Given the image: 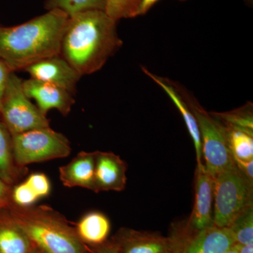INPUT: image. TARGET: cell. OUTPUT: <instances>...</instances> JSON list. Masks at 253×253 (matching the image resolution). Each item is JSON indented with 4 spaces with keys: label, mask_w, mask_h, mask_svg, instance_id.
<instances>
[{
    "label": "cell",
    "mask_w": 253,
    "mask_h": 253,
    "mask_svg": "<svg viewBox=\"0 0 253 253\" xmlns=\"http://www.w3.org/2000/svg\"><path fill=\"white\" fill-rule=\"evenodd\" d=\"M213 179V224L228 227L241 213L253 207V182L239 170L234 161Z\"/></svg>",
    "instance_id": "4"
},
{
    "label": "cell",
    "mask_w": 253,
    "mask_h": 253,
    "mask_svg": "<svg viewBox=\"0 0 253 253\" xmlns=\"http://www.w3.org/2000/svg\"><path fill=\"white\" fill-rule=\"evenodd\" d=\"M158 0H141V4L139 5V9L137 11V16H141V15H144L146 13L148 12V11L156 2Z\"/></svg>",
    "instance_id": "30"
},
{
    "label": "cell",
    "mask_w": 253,
    "mask_h": 253,
    "mask_svg": "<svg viewBox=\"0 0 253 253\" xmlns=\"http://www.w3.org/2000/svg\"><path fill=\"white\" fill-rule=\"evenodd\" d=\"M127 166L112 152L96 151L94 192L122 191L126 189Z\"/></svg>",
    "instance_id": "13"
},
{
    "label": "cell",
    "mask_w": 253,
    "mask_h": 253,
    "mask_svg": "<svg viewBox=\"0 0 253 253\" xmlns=\"http://www.w3.org/2000/svg\"><path fill=\"white\" fill-rule=\"evenodd\" d=\"M76 231L84 244L96 246L107 241L111 231V222L104 213L95 211L81 218Z\"/></svg>",
    "instance_id": "17"
},
{
    "label": "cell",
    "mask_w": 253,
    "mask_h": 253,
    "mask_svg": "<svg viewBox=\"0 0 253 253\" xmlns=\"http://www.w3.org/2000/svg\"><path fill=\"white\" fill-rule=\"evenodd\" d=\"M11 71L7 66L0 60V105H1V97H2L3 91H4L6 81L9 77Z\"/></svg>",
    "instance_id": "29"
},
{
    "label": "cell",
    "mask_w": 253,
    "mask_h": 253,
    "mask_svg": "<svg viewBox=\"0 0 253 253\" xmlns=\"http://www.w3.org/2000/svg\"><path fill=\"white\" fill-rule=\"evenodd\" d=\"M39 199L27 183H21L11 189V204L18 207H30Z\"/></svg>",
    "instance_id": "24"
},
{
    "label": "cell",
    "mask_w": 253,
    "mask_h": 253,
    "mask_svg": "<svg viewBox=\"0 0 253 253\" xmlns=\"http://www.w3.org/2000/svg\"><path fill=\"white\" fill-rule=\"evenodd\" d=\"M224 127L233 158L244 161H253V133L237 128Z\"/></svg>",
    "instance_id": "19"
},
{
    "label": "cell",
    "mask_w": 253,
    "mask_h": 253,
    "mask_svg": "<svg viewBox=\"0 0 253 253\" xmlns=\"http://www.w3.org/2000/svg\"><path fill=\"white\" fill-rule=\"evenodd\" d=\"M236 166L250 181L253 182V161H244L234 158Z\"/></svg>",
    "instance_id": "28"
},
{
    "label": "cell",
    "mask_w": 253,
    "mask_h": 253,
    "mask_svg": "<svg viewBox=\"0 0 253 253\" xmlns=\"http://www.w3.org/2000/svg\"><path fill=\"white\" fill-rule=\"evenodd\" d=\"M116 21L101 10L70 16L61 42V56L81 76L99 71L122 46Z\"/></svg>",
    "instance_id": "1"
},
{
    "label": "cell",
    "mask_w": 253,
    "mask_h": 253,
    "mask_svg": "<svg viewBox=\"0 0 253 253\" xmlns=\"http://www.w3.org/2000/svg\"><path fill=\"white\" fill-rule=\"evenodd\" d=\"M234 249L238 253H253V244L241 245L234 244Z\"/></svg>",
    "instance_id": "31"
},
{
    "label": "cell",
    "mask_w": 253,
    "mask_h": 253,
    "mask_svg": "<svg viewBox=\"0 0 253 253\" xmlns=\"http://www.w3.org/2000/svg\"><path fill=\"white\" fill-rule=\"evenodd\" d=\"M106 0H46V8L48 10L59 9L69 16L88 11L101 10L105 11Z\"/></svg>",
    "instance_id": "20"
},
{
    "label": "cell",
    "mask_w": 253,
    "mask_h": 253,
    "mask_svg": "<svg viewBox=\"0 0 253 253\" xmlns=\"http://www.w3.org/2000/svg\"><path fill=\"white\" fill-rule=\"evenodd\" d=\"M25 94L23 81L10 73L0 105V118L11 136L33 129L50 127L49 121Z\"/></svg>",
    "instance_id": "6"
},
{
    "label": "cell",
    "mask_w": 253,
    "mask_h": 253,
    "mask_svg": "<svg viewBox=\"0 0 253 253\" xmlns=\"http://www.w3.org/2000/svg\"><path fill=\"white\" fill-rule=\"evenodd\" d=\"M33 253H46L45 252H44V251H42V250L38 249V248H36V249H35L34 252Z\"/></svg>",
    "instance_id": "33"
},
{
    "label": "cell",
    "mask_w": 253,
    "mask_h": 253,
    "mask_svg": "<svg viewBox=\"0 0 253 253\" xmlns=\"http://www.w3.org/2000/svg\"><path fill=\"white\" fill-rule=\"evenodd\" d=\"M24 70L31 78L60 86L73 95L82 77L61 55L42 60Z\"/></svg>",
    "instance_id": "11"
},
{
    "label": "cell",
    "mask_w": 253,
    "mask_h": 253,
    "mask_svg": "<svg viewBox=\"0 0 253 253\" xmlns=\"http://www.w3.org/2000/svg\"><path fill=\"white\" fill-rule=\"evenodd\" d=\"M141 1V0H106L104 11L116 21L121 18L136 17Z\"/></svg>",
    "instance_id": "23"
},
{
    "label": "cell",
    "mask_w": 253,
    "mask_h": 253,
    "mask_svg": "<svg viewBox=\"0 0 253 253\" xmlns=\"http://www.w3.org/2000/svg\"><path fill=\"white\" fill-rule=\"evenodd\" d=\"M214 179L206 171L204 165L197 166L195 181L194 208L185 230L198 232L213 225Z\"/></svg>",
    "instance_id": "9"
},
{
    "label": "cell",
    "mask_w": 253,
    "mask_h": 253,
    "mask_svg": "<svg viewBox=\"0 0 253 253\" xmlns=\"http://www.w3.org/2000/svg\"><path fill=\"white\" fill-rule=\"evenodd\" d=\"M36 246L7 211L0 212V253H33Z\"/></svg>",
    "instance_id": "16"
},
{
    "label": "cell",
    "mask_w": 253,
    "mask_h": 253,
    "mask_svg": "<svg viewBox=\"0 0 253 253\" xmlns=\"http://www.w3.org/2000/svg\"><path fill=\"white\" fill-rule=\"evenodd\" d=\"M11 186L0 177V212L11 204Z\"/></svg>",
    "instance_id": "27"
},
{
    "label": "cell",
    "mask_w": 253,
    "mask_h": 253,
    "mask_svg": "<svg viewBox=\"0 0 253 253\" xmlns=\"http://www.w3.org/2000/svg\"><path fill=\"white\" fill-rule=\"evenodd\" d=\"M194 113L199 126L204 167L212 178L234 163L226 128L211 113L200 106L182 88L173 83Z\"/></svg>",
    "instance_id": "5"
},
{
    "label": "cell",
    "mask_w": 253,
    "mask_h": 253,
    "mask_svg": "<svg viewBox=\"0 0 253 253\" xmlns=\"http://www.w3.org/2000/svg\"><path fill=\"white\" fill-rule=\"evenodd\" d=\"M224 253H238V252L237 251L234 249V246H233L230 249L228 250V251Z\"/></svg>",
    "instance_id": "32"
},
{
    "label": "cell",
    "mask_w": 253,
    "mask_h": 253,
    "mask_svg": "<svg viewBox=\"0 0 253 253\" xmlns=\"http://www.w3.org/2000/svg\"><path fill=\"white\" fill-rule=\"evenodd\" d=\"M142 71H144L145 74L147 75L153 81L156 82L158 85L163 88V90L167 93L169 97L172 100L173 102L175 104L176 108L179 109V112L184 118V122H185L188 130L189 131L190 135H191L193 141H194L197 166H203L204 163H203L202 160V145H201V134H200L197 121L195 118L194 113L189 109L185 101L181 97L180 94L176 90L172 81L155 76L153 73L149 72L146 68L142 67Z\"/></svg>",
    "instance_id": "15"
},
{
    "label": "cell",
    "mask_w": 253,
    "mask_h": 253,
    "mask_svg": "<svg viewBox=\"0 0 253 253\" xmlns=\"http://www.w3.org/2000/svg\"><path fill=\"white\" fill-rule=\"evenodd\" d=\"M252 107H244L228 113H212L211 114L217 118L226 127L237 128L253 133Z\"/></svg>",
    "instance_id": "22"
},
{
    "label": "cell",
    "mask_w": 253,
    "mask_h": 253,
    "mask_svg": "<svg viewBox=\"0 0 253 253\" xmlns=\"http://www.w3.org/2000/svg\"><path fill=\"white\" fill-rule=\"evenodd\" d=\"M26 182L36 193L39 199L46 197L51 191V184L49 178L43 173H33L28 176Z\"/></svg>",
    "instance_id": "25"
},
{
    "label": "cell",
    "mask_w": 253,
    "mask_h": 253,
    "mask_svg": "<svg viewBox=\"0 0 253 253\" xmlns=\"http://www.w3.org/2000/svg\"><path fill=\"white\" fill-rule=\"evenodd\" d=\"M25 94L29 99L36 100L38 108L43 115L56 109L63 116L71 112L75 99L69 91L54 84L30 78L23 81Z\"/></svg>",
    "instance_id": "10"
},
{
    "label": "cell",
    "mask_w": 253,
    "mask_h": 253,
    "mask_svg": "<svg viewBox=\"0 0 253 253\" xmlns=\"http://www.w3.org/2000/svg\"><path fill=\"white\" fill-rule=\"evenodd\" d=\"M112 241L121 253H181V235L165 236L147 231L121 229Z\"/></svg>",
    "instance_id": "8"
},
{
    "label": "cell",
    "mask_w": 253,
    "mask_h": 253,
    "mask_svg": "<svg viewBox=\"0 0 253 253\" xmlns=\"http://www.w3.org/2000/svg\"><path fill=\"white\" fill-rule=\"evenodd\" d=\"M86 253H121L117 246L111 241H106V242L96 246L86 245Z\"/></svg>",
    "instance_id": "26"
},
{
    "label": "cell",
    "mask_w": 253,
    "mask_h": 253,
    "mask_svg": "<svg viewBox=\"0 0 253 253\" xmlns=\"http://www.w3.org/2000/svg\"><path fill=\"white\" fill-rule=\"evenodd\" d=\"M36 247L46 253H86V245L66 218L46 206L5 208Z\"/></svg>",
    "instance_id": "3"
},
{
    "label": "cell",
    "mask_w": 253,
    "mask_h": 253,
    "mask_svg": "<svg viewBox=\"0 0 253 253\" xmlns=\"http://www.w3.org/2000/svg\"><path fill=\"white\" fill-rule=\"evenodd\" d=\"M181 236V253H224L235 244L227 227H218L214 224L198 232L185 230Z\"/></svg>",
    "instance_id": "12"
},
{
    "label": "cell",
    "mask_w": 253,
    "mask_h": 253,
    "mask_svg": "<svg viewBox=\"0 0 253 253\" xmlns=\"http://www.w3.org/2000/svg\"><path fill=\"white\" fill-rule=\"evenodd\" d=\"M236 244H253V207L246 210L228 226Z\"/></svg>",
    "instance_id": "21"
},
{
    "label": "cell",
    "mask_w": 253,
    "mask_h": 253,
    "mask_svg": "<svg viewBox=\"0 0 253 253\" xmlns=\"http://www.w3.org/2000/svg\"><path fill=\"white\" fill-rule=\"evenodd\" d=\"M22 169L15 162L12 136L0 118V177L12 186Z\"/></svg>",
    "instance_id": "18"
},
{
    "label": "cell",
    "mask_w": 253,
    "mask_h": 253,
    "mask_svg": "<svg viewBox=\"0 0 253 253\" xmlns=\"http://www.w3.org/2000/svg\"><path fill=\"white\" fill-rule=\"evenodd\" d=\"M13 153L18 167L67 157L71 152L66 136L50 127L12 136Z\"/></svg>",
    "instance_id": "7"
},
{
    "label": "cell",
    "mask_w": 253,
    "mask_h": 253,
    "mask_svg": "<svg viewBox=\"0 0 253 253\" xmlns=\"http://www.w3.org/2000/svg\"><path fill=\"white\" fill-rule=\"evenodd\" d=\"M69 18L64 11L54 9L18 26H0V60L15 72L60 56Z\"/></svg>",
    "instance_id": "2"
},
{
    "label": "cell",
    "mask_w": 253,
    "mask_h": 253,
    "mask_svg": "<svg viewBox=\"0 0 253 253\" xmlns=\"http://www.w3.org/2000/svg\"><path fill=\"white\" fill-rule=\"evenodd\" d=\"M94 152L79 153L66 166L59 168V177L64 186L81 187L94 192Z\"/></svg>",
    "instance_id": "14"
}]
</instances>
